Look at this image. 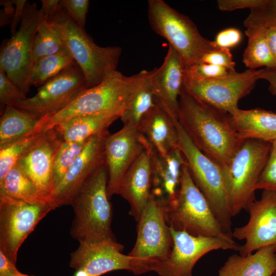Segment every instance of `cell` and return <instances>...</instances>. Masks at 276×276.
Masks as SVG:
<instances>
[{"label":"cell","mask_w":276,"mask_h":276,"mask_svg":"<svg viewBox=\"0 0 276 276\" xmlns=\"http://www.w3.org/2000/svg\"><path fill=\"white\" fill-rule=\"evenodd\" d=\"M151 71L131 98L121 116L123 126L138 128L144 116L154 106V92L151 79Z\"/></svg>","instance_id":"30"},{"label":"cell","mask_w":276,"mask_h":276,"mask_svg":"<svg viewBox=\"0 0 276 276\" xmlns=\"http://www.w3.org/2000/svg\"><path fill=\"white\" fill-rule=\"evenodd\" d=\"M152 161L149 148L145 149L126 172L117 194L129 203L130 214L138 221L151 194Z\"/></svg>","instance_id":"22"},{"label":"cell","mask_w":276,"mask_h":276,"mask_svg":"<svg viewBox=\"0 0 276 276\" xmlns=\"http://www.w3.org/2000/svg\"><path fill=\"white\" fill-rule=\"evenodd\" d=\"M276 270V245L263 247L246 256H229L218 276H272Z\"/></svg>","instance_id":"24"},{"label":"cell","mask_w":276,"mask_h":276,"mask_svg":"<svg viewBox=\"0 0 276 276\" xmlns=\"http://www.w3.org/2000/svg\"><path fill=\"white\" fill-rule=\"evenodd\" d=\"M26 96L0 68V104L1 107L13 106L17 102L26 99Z\"/></svg>","instance_id":"38"},{"label":"cell","mask_w":276,"mask_h":276,"mask_svg":"<svg viewBox=\"0 0 276 276\" xmlns=\"http://www.w3.org/2000/svg\"><path fill=\"white\" fill-rule=\"evenodd\" d=\"M241 32L235 28H228L220 31L213 41L219 49L230 50L237 46L241 41Z\"/></svg>","instance_id":"41"},{"label":"cell","mask_w":276,"mask_h":276,"mask_svg":"<svg viewBox=\"0 0 276 276\" xmlns=\"http://www.w3.org/2000/svg\"><path fill=\"white\" fill-rule=\"evenodd\" d=\"M233 72L222 66L198 62L184 68L183 79L200 81L222 78Z\"/></svg>","instance_id":"36"},{"label":"cell","mask_w":276,"mask_h":276,"mask_svg":"<svg viewBox=\"0 0 276 276\" xmlns=\"http://www.w3.org/2000/svg\"><path fill=\"white\" fill-rule=\"evenodd\" d=\"M74 61L67 48L56 54L40 59L32 65L29 78L30 87H40Z\"/></svg>","instance_id":"31"},{"label":"cell","mask_w":276,"mask_h":276,"mask_svg":"<svg viewBox=\"0 0 276 276\" xmlns=\"http://www.w3.org/2000/svg\"><path fill=\"white\" fill-rule=\"evenodd\" d=\"M40 119L16 107L7 106L0 119V148L36 133Z\"/></svg>","instance_id":"27"},{"label":"cell","mask_w":276,"mask_h":276,"mask_svg":"<svg viewBox=\"0 0 276 276\" xmlns=\"http://www.w3.org/2000/svg\"><path fill=\"white\" fill-rule=\"evenodd\" d=\"M63 141L55 127L44 131L38 142L16 164L55 209L52 184L53 163Z\"/></svg>","instance_id":"17"},{"label":"cell","mask_w":276,"mask_h":276,"mask_svg":"<svg viewBox=\"0 0 276 276\" xmlns=\"http://www.w3.org/2000/svg\"><path fill=\"white\" fill-rule=\"evenodd\" d=\"M169 227L194 236L233 238L224 231L202 193L194 183L187 164L175 199L164 207Z\"/></svg>","instance_id":"7"},{"label":"cell","mask_w":276,"mask_h":276,"mask_svg":"<svg viewBox=\"0 0 276 276\" xmlns=\"http://www.w3.org/2000/svg\"><path fill=\"white\" fill-rule=\"evenodd\" d=\"M149 71L126 76L118 71L110 74L99 84L87 88L63 109L41 119L36 132L52 129L72 118L83 115L116 114L121 116L143 83Z\"/></svg>","instance_id":"3"},{"label":"cell","mask_w":276,"mask_h":276,"mask_svg":"<svg viewBox=\"0 0 276 276\" xmlns=\"http://www.w3.org/2000/svg\"><path fill=\"white\" fill-rule=\"evenodd\" d=\"M149 146L138 128L123 126L109 134L105 141V161L108 174L107 195L117 194L119 187L130 167Z\"/></svg>","instance_id":"16"},{"label":"cell","mask_w":276,"mask_h":276,"mask_svg":"<svg viewBox=\"0 0 276 276\" xmlns=\"http://www.w3.org/2000/svg\"><path fill=\"white\" fill-rule=\"evenodd\" d=\"M261 79L267 80L269 85L268 89L273 95H276V70L263 68Z\"/></svg>","instance_id":"47"},{"label":"cell","mask_w":276,"mask_h":276,"mask_svg":"<svg viewBox=\"0 0 276 276\" xmlns=\"http://www.w3.org/2000/svg\"><path fill=\"white\" fill-rule=\"evenodd\" d=\"M234 127L244 141L257 140L272 143L276 140V113L261 108L238 109L231 116Z\"/></svg>","instance_id":"25"},{"label":"cell","mask_w":276,"mask_h":276,"mask_svg":"<svg viewBox=\"0 0 276 276\" xmlns=\"http://www.w3.org/2000/svg\"><path fill=\"white\" fill-rule=\"evenodd\" d=\"M107 180L104 165L85 181L72 200L74 218L70 234L79 244L122 246L111 229L112 209L107 192Z\"/></svg>","instance_id":"2"},{"label":"cell","mask_w":276,"mask_h":276,"mask_svg":"<svg viewBox=\"0 0 276 276\" xmlns=\"http://www.w3.org/2000/svg\"><path fill=\"white\" fill-rule=\"evenodd\" d=\"M50 21L60 32L67 49L82 71L88 88L99 84L117 71L121 47L98 45L60 6Z\"/></svg>","instance_id":"4"},{"label":"cell","mask_w":276,"mask_h":276,"mask_svg":"<svg viewBox=\"0 0 276 276\" xmlns=\"http://www.w3.org/2000/svg\"><path fill=\"white\" fill-rule=\"evenodd\" d=\"M276 25V0H266L262 6L250 10L244 20L247 30L257 31Z\"/></svg>","instance_id":"35"},{"label":"cell","mask_w":276,"mask_h":276,"mask_svg":"<svg viewBox=\"0 0 276 276\" xmlns=\"http://www.w3.org/2000/svg\"><path fill=\"white\" fill-rule=\"evenodd\" d=\"M18 272L16 264L0 250V276H16Z\"/></svg>","instance_id":"45"},{"label":"cell","mask_w":276,"mask_h":276,"mask_svg":"<svg viewBox=\"0 0 276 276\" xmlns=\"http://www.w3.org/2000/svg\"><path fill=\"white\" fill-rule=\"evenodd\" d=\"M109 132L91 137L82 152L66 172L54 194L56 208L71 205L74 195L85 181L105 165V141Z\"/></svg>","instance_id":"18"},{"label":"cell","mask_w":276,"mask_h":276,"mask_svg":"<svg viewBox=\"0 0 276 276\" xmlns=\"http://www.w3.org/2000/svg\"><path fill=\"white\" fill-rule=\"evenodd\" d=\"M199 62L220 66L235 71V62L229 49H219L209 52L202 57Z\"/></svg>","instance_id":"40"},{"label":"cell","mask_w":276,"mask_h":276,"mask_svg":"<svg viewBox=\"0 0 276 276\" xmlns=\"http://www.w3.org/2000/svg\"><path fill=\"white\" fill-rule=\"evenodd\" d=\"M1 4L4 8L1 10V27L11 23L15 10L14 1H3Z\"/></svg>","instance_id":"44"},{"label":"cell","mask_w":276,"mask_h":276,"mask_svg":"<svg viewBox=\"0 0 276 276\" xmlns=\"http://www.w3.org/2000/svg\"><path fill=\"white\" fill-rule=\"evenodd\" d=\"M271 143L245 140L229 160L222 166L232 217L247 211L255 199L256 186L268 157Z\"/></svg>","instance_id":"5"},{"label":"cell","mask_w":276,"mask_h":276,"mask_svg":"<svg viewBox=\"0 0 276 276\" xmlns=\"http://www.w3.org/2000/svg\"><path fill=\"white\" fill-rule=\"evenodd\" d=\"M263 71V68L234 71L224 77L200 81L183 79V88L197 100L232 116L239 109V100L253 89Z\"/></svg>","instance_id":"12"},{"label":"cell","mask_w":276,"mask_h":276,"mask_svg":"<svg viewBox=\"0 0 276 276\" xmlns=\"http://www.w3.org/2000/svg\"><path fill=\"white\" fill-rule=\"evenodd\" d=\"M0 197L33 204L45 203L53 205L42 196L36 186L17 164L9 171L0 182Z\"/></svg>","instance_id":"28"},{"label":"cell","mask_w":276,"mask_h":276,"mask_svg":"<svg viewBox=\"0 0 276 276\" xmlns=\"http://www.w3.org/2000/svg\"><path fill=\"white\" fill-rule=\"evenodd\" d=\"M54 209L50 204L0 197V250L16 264L22 243L40 221Z\"/></svg>","instance_id":"14"},{"label":"cell","mask_w":276,"mask_h":276,"mask_svg":"<svg viewBox=\"0 0 276 276\" xmlns=\"http://www.w3.org/2000/svg\"><path fill=\"white\" fill-rule=\"evenodd\" d=\"M87 88L85 76L74 61L39 87L34 96L21 100L13 106L40 119L47 118L63 109Z\"/></svg>","instance_id":"11"},{"label":"cell","mask_w":276,"mask_h":276,"mask_svg":"<svg viewBox=\"0 0 276 276\" xmlns=\"http://www.w3.org/2000/svg\"><path fill=\"white\" fill-rule=\"evenodd\" d=\"M41 21L36 4L27 2L18 30L1 48L0 68L26 96L30 87L29 78L34 41Z\"/></svg>","instance_id":"10"},{"label":"cell","mask_w":276,"mask_h":276,"mask_svg":"<svg viewBox=\"0 0 276 276\" xmlns=\"http://www.w3.org/2000/svg\"><path fill=\"white\" fill-rule=\"evenodd\" d=\"M266 0H218V9L223 11L249 8L250 10L263 6Z\"/></svg>","instance_id":"42"},{"label":"cell","mask_w":276,"mask_h":276,"mask_svg":"<svg viewBox=\"0 0 276 276\" xmlns=\"http://www.w3.org/2000/svg\"><path fill=\"white\" fill-rule=\"evenodd\" d=\"M181 151L191 176L208 201L225 233L232 237V218L221 165L201 152L193 144L177 119H173Z\"/></svg>","instance_id":"8"},{"label":"cell","mask_w":276,"mask_h":276,"mask_svg":"<svg viewBox=\"0 0 276 276\" xmlns=\"http://www.w3.org/2000/svg\"><path fill=\"white\" fill-rule=\"evenodd\" d=\"M123 246L108 244H82L71 254L70 266L82 269L90 276H101L118 270L132 272L131 260L122 253Z\"/></svg>","instance_id":"20"},{"label":"cell","mask_w":276,"mask_h":276,"mask_svg":"<svg viewBox=\"0 0 276 276\" xmlns=\"http://www.w3.org/2000/svg\"><path fill=\"white\" fill-rule=\"evenodd\" d=\"M183 70L179 55L169 45L162 64L151 71L154 101L174 119L178 118L179 98L183 87Z\"/></svg>","instance_id":"19"},{"label":"cell","mask_w":276,"mask_h":276,"mask_svg":"<svg viewBox=\"0 0 276 276\" xmlns=\"http://www.w3.org/2000/svg\"><path fill=\"white\" fill-rule=\"evenodd\" d=\"M148 16L153 30L167 40L179 55L184 68L199 62L206 53L219 49L203 37L187 16L163 0H149Z\"/></svg>","instance_id":"6"},{"label":"cell","mask_w":276,"mask_h":276,"mask_svg":"<svg viewBox=\"0 0 276 276\" xmlns=\"http://www.w3.org/2000/svg\"><path fill=\"white\" fill-rule=\"evenodd\" d=\"M177 120L195 147L221 166L244 142L236 131L230 114L197 100L183 87Z\"/></svg>","instance_id":"1"},{"label":"cell","mask_w":276,"mask_h":276,"mask_svg":"<svg viewBox=\"0 0 276 276\" xmlns=\"http://www.w3.org/2000/svg\"><path fill=\"white\" fill-rule=\"evenodd\" d=\"M266 36L269 47L276 62V25L266 29Z\"/></svg>","instance_id":"48"},{"label":"cell","mask_w":276,"mask_h":276,"mask_svg":"<svg viewBox=\"0 0 276 276\" xmlns=\"http://www.w3.org/2000/svg\"><path fill=\"white\" fill-rule=\"evenodd\" d=\"M74 276H90L86 271L83 269H80L76 270Z\"/></svg>","instance_id":"49"},{"label":"cell","mask_w":276,"mask_h":276,"mask_svg":"<svg viewBox=\"0 0 276 276\" xmlns=\"http://www.w3.org/2000/svg\"><path fill=\"white\" fill-rule=\"evenodd\" d=\"M150 150L152 171L151 195L166 207L177 196L182 168L187 162L179 147L164 155Z\"/></svg>","instance_id":"21"},{"label":"cell","mask_w":276,"mask_h":276,"mask_svg":"<svg viewBox=\"0 0 276 276\" xmlns=\"http://www.w3.org/2000/svg\"><path fill=\"white\" fill-rule=\"evenodd\" d=\"M137 222L136 242L128 254L132 272L137 275L149 271L152 265L166 260L173 246L164 207L151 194Z\"/></svg>","instance_id":"9"},{"label":"cell","mask_w":276,"mask_h":276,"mask_svg":"<svg viewBox=\"0 0 276 276\" xmlns=\"http://www.w3.org/2000/svg\"><path fill=\"white\" fill-rule=\"evenodd\" d=\"M39 9L42 21H49L59 7V0H41Z\"/></svg>","instance_id":"43"},{"label":"cell","mask_w":276,"mask_h":276,"mask_svg":"<svg viewBox=\"0 0 276 276\" xmlns=\"http://www.w3.org/2000/svg\"><path fill=\"white\" fill-rule=\"evenodd\" d=\"M248 222L235 227L232 237L245 240L240 245V255L246 256L264 246L276 245V191L263 190L259 200L248 207Z\"/></svg>","instance_id":"15"},{"label":"cell","mask_w":276,"mask_h":276,"mask_svg":"<svg viewBox=\"0 0 276 276\" xmlns=\"http://www.w3.org/2000/svg\"><path fill=\"white\" fill-rule=\"evenodd\" d=\"M44 131L34 133L0 148V182L9 171L38 142Z\"/></svg>","instance_id":"34"},{"label":"cell","mask_w":276,"mask_h":276,"mask_svg":"<svg viewBox=\"0 0 276 276\" xmlns=\"http://www.w3.org/2000/svg\"><path fill=\"white\" fill-rule=\"evenodd\" d=\"M173 246L168 258L152 265L153 271L160 276H192L193 267L204 255L215 250L238 251L240 245L233 238L194 236L170 228Z\"/></svg>","instance_id":"13"},{"label":"cell","mask_w":276,"mask_h":276,"mask_svg":"<svg viewBox=\"0 0 276 276\" xmlns=\"http://www.w3.org/2000/svg\"><path fill=\"white\" fill-rule=\"evenodd\" d=\"M89 139L76 142L63 141L58 149L54 157L52 173L54 194L67 170L82 152Z\"/></svg>","instance_id":"33"},{"label":"cell","mask_w":276,"mask_h":276,"mask_svg":"<svg viewBox=\"0 0 276 276\" xmlns=\"http://www.w3.org/2000/svg\"><path fill=\"white\" fill-rule=\"evenodd\" d=\"M89 4L88 0H61L59 6L80 28L85 30Z\"/></svg>","instance_id":"39"},{"label":"cell","mask_w":276,"mask_h":276,"mask_svg":"<svg viewBox=\"0 0 276 276\" xmlns=\"http://www.w3.org/2000/svg\"><path fill=\"white\" fill-rule=\"evenodd\" d=\"M266 30H246L245 32L248 43L243 55V62L249 69L265 67L276 70V62L267 42Z\"/></svg>","instance_id":"29"},{"label":"cell","mask_w":276,"mask_h":276,"mask_svg":"<svg viewBox=\"0 0 276 276\" xmlns=\"http://www.w3.org/2000/svg\"><path fill=\"white\" fill-rule=\"evenodd\" d=\"M66 48L62 36L51 21H41L35 37L32 65L40 59L56 54Z\"/></svg>","instance_id":"32"},{"label":"cell","mask_w":276,"mask_h":276,"mask_svg":"<svg viewBox=\"0 0 276 276\" xmlns=\"http://www.w3.org/2000/svg\"><path fill=\"white\" fill-rule=\"evenodd\" d=\"M276 191V140L271 145L268 157L256 186V190Z\"/></svg>","instance_id":"37"},{"label":"cell","mask_w":276,"mask_h":276,"mask_svg":"<svg viewBox=\"0 0 276 276\" xmlns=\"http://www.w3.org/2000/svg\"><path fill=\"white\" fill-rule=\"evenodd\" d=\"M272 276H276V270L274 271V273L273 274Z\"/></svg>","instance_id":"51"},{"label":"cell","mask_w":276,"mask_h":276,"mask_svg":"<svg viewBox=\"0 0 276 276\" xmlns=\"http://www.w3.org/2000/svg\"><path fill=\"white\" fill-rule=\"evenodd\" d=\"M138 130L149 148L161 155L178 147V133L173 119L156 103L142 118Z\"/></svg>","instance_id":"23"},{"label":"cell","mask_w":276,"mask_h":276,"mask_svg":"<svg viewBox=\"0 0 276 276\" xmlns=\"http://www.w3.org/2000/svg\"><path fill=\"white\" fill-rule=\"evenodd\" d=\"M118 119H120V116L116 114L79 116L65 121L54 127L64 141L76 142L109 132L108 127Z\"/></svg>","instance_id":"26"},{"label":"cell","mask_w":276,"mask_h":276,"mask_svg":"<svg viewBox=\"0 0 276 276\" xmlns=\"http://www.w3.org/2000/svg\"><path fill=\"white\" fill-rule=\"evenodd\" d=\"M15 1V10L11 25V35L14 34L17 31V27L20 24L23 15L25 5L28 1L26 0H16Z\"/></svg>","instance_id":"46"},{"label":"cell","mask_w":276,"mask_h":276,"mask_svg":"<svg viewBox=\"0 0 276 276\" xmlns=\"http://www.w3.org/2000/svg\"><path fill=\"white\" fill-rule=\"evenodd\" d=\"M16 276H32V275H29L22 273L20 272L19 271L17 274Z\"/></svg>","instance_id":"50"}]
</instances>
